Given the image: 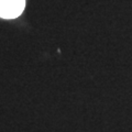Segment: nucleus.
<instances>
[{"instance_id":"f257e3e1","label":"nucleus","mask_w":132,"mask_h":132,"mask_svg":"<svg viewBox=\"0 0 132 132\" xmlns=\"http://www.w3.org/2000/svg\"><path fill=\"white\" fill-rule=\"evenodd\" d=\"M26 0H0V18L14 19L23 12Z\"/></svg>"}]
</instances>
